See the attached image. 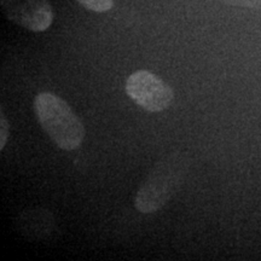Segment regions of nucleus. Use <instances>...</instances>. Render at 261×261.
I'll list each match as a JSON object with an SVG mask.
<instances>
[{
  "label": "nucleus",
  "mask_w": 261,
  "mask_h": 261,
  "mask_svg": "<svg viewBox=\"0 0 261 261\" xmlns=\"http://www.w3.org/2000/svg\"><path fill=\"white\" fill-rule=\"evenodd\" d=\"M190 160L184 152H172L159 161L140 185L135 207L143 214L161 210L180 190L189 174Z\"/></svg>",
  "instance_id": "f257e3e1"
},
{
  "label": "nucleus",
  "mask_w": 261,
  "mask_h": 261,
  "mask_svg": "<svg viewBox=\"0 0 261 261\" xmlns=\"http://www.w3.org/2000/svg\"><path fill=\"white\" fill-rule=\"evenodd\" d=\"M125 91L130 99L145 112L166 110L174 99V91L161 77L149 70H137L127 77Z\"/></svg>",
  "instance_id": "7ed1b4c3"
},
{
  "label": "nucleus",
  "mask_w": 261,
  "mask_h": 261,
  "mask_svg": "<svg viewBox=\"0 0 261 261\" xmlns=\"http://www.w3.org/2000/svg\"><path fill=\"white\" fill-rule=\"evenodd\" d=\"M81 6L93 12H107L114 8V0H76Z\"/></svg>",
  "instance_id": "423d86ee"
},
{
  "label": "nucleus",
  "mask_w": 261,
  "mask_h": 261,
  "mask_svg": "<svg viewBox=\"0 0 261 261\" xmlns=\"http://www.w3.org/2000/svg\"><path fill=\"white\" fill-rule=\"evenodd\" d=\"M10 136V125L8 119H6L4 112L0 113V150L5 148L8 144V139Z\"/></svg>",
  "instance_id": "0eeeda50"
},
{
  "label": "nucleus",
  "mask_w": 261,
  "mask_h": 261,
  "mask_svg": "<svg viewBox=\"0 0 261 261\" xmlns=\"http://www.w3.org/2000/svg\"><path fill=\"white\" fill-rule=\"evenodd\" d=\"M38 122L57 148L65 151L77 149L84 142L85 126L65 100L51 92L39 93L34 99Z\"/></svg>",
  "instance_id": "f03ea898"
},
{
  "label": "nucleus",
  "mask_w": 261,
  "mask_h": 261,
  "mask_svg": "<svg viewBox=\"0 0 261 261\" xmlns=\"http://www.w3.org/2000/svg\"><path fill=\"white\" fill-rule=\"evenodd\" d=\"M224 4L231 6H240V8L248 9H260L261 0H221Z\"/></svg>",
  "instance_id": "6e6552de"
},
{
  "label": "nucleus",
  "mask_w": 261,
  "mask_h": 261,
  "mask_svg": "<svg viewBox=\"0 0 261 261\" xmlns=\"http://www.w3.org/2000/svg\"><path fill=\"white\" fill-rule=\"evenodd\" d=\"M3 12L12 23L40 33L54 22V9L48 0H0Z\"/></svg>",
  "instance_id": "20e7f679"
},
{
  "label": "nucleus",
  "mask_w": 261,
  "mask_h": 261,
  "mask_svg": "<svg viewBox=\"0 0 261 261\" xmlns=\"http://www.w3.org/2000/svg\"><path fill=\"white\" fill-rule=\"evenodd\" d=\"M16 230L33 241H44L54 236L57 228L55 214L42 207L23 210L15 219Z\"/></svg>",
  "instance_id": "39448f33"
}]
</instances>
